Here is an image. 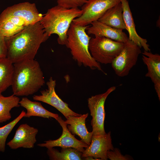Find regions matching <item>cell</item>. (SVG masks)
Returning a JSON list of instances; mask_svg holds the SVG:
<instances>
[{
	"label": "cell",
	"mask_w": 160,
	"mask_h": 160,
	"mask_svg": "<svg viewBox=\"0 0 160 160\" xmlns=\"http://www.w3.org/2000/svg\"><path fill=\"white\" fill-rule=\"evenodd\" d=\"M49 38L40 22L28 26L15 35L5 37L7 57L13 63L34 59L41 44Z\"/></svg>",
	"instance_id": "6da1fadb"
},
{
	"label": "cell",
	"mask_w": 160,
	"mask_h": 160,
	"mask_svg": "<svg viewBox=\"0 0 160 160\" xmlns=\"http://www.w3.org/2000/svg\"><path fill=\"white\" fill-rule=\"evenodd\" d=\"M43 16L34 3L25 2L9 7L0 15V32L6 37L11 36L40 22Z\"/></svg>",
	"instance_id": "7a4b0ae2"
},
{
	"label": "cell",
	"mask_w": 160,
	"mask_h": 160,
	"mask_svg": "<svg viewBox=\"0 0 160 160\" xmlns=\"http://www.w3.org/2000/svg\"><path fill=\"white\" fill-rule=\"evenodd\" d=\"M12 87L14 95L28 96L33 94L45 83L38 62L29 60L13 63Z\"/></svg>",
	"instance_id": "3957f363"
},
{
	"label": "cell",
	"mask_w": 160,
	"mask_h": 160,
	"mask_svg": "<svg viewBox=\"0 0 160 160\" xmlns=\"http://www.w3.org/2000/svg\"><path fill=\"white\" fill-rule=\"evenodd\" d=\"M82 13L79 8H67L57 5L49 9L40 22L49 37L52 34H57L58 43L65 45L71 24Z\"/></svg>",
	"instance_id": "277c9868"
},
{
	"label": "cell",
	"mask_w": 160,
	"mask_h": 160,
	"mask_svg": "<svg viewBox=\"0 0 160 160\" xmlns=\"http://www.w3.org/2000/svg\"><path fill=\"white\" fill-rule=\"evenodd\" d=\"M88 27L72 22L67 32L65 45L70 49L73 58L79 66L83 65L92 70L97 69L104 73L100 64L94 59L90 53L89 43L91 38L86 32Z\"/></svg>",
	"instance_id": "5b68a950"
},
{
	"label": "cell",
	"mask_w": 160,
	"mask_h": 160,
	"mask_svg": "<svg viewBox=\"0 0 160 160\" xmlns=\"http://www.w3.org/2000/svg\"><path fill=\"white\" fill-rule=\"evenodd\" d=\"M124 46V43L103 36L91 38L89 43L90 53L97 62L111 64L119 55Z\"/></svg>",
	"instance_id": "8992f818"
},
{
	"label": "cell",
	"mask_w": 160,
	"mask_h": 160,
	"mask_svg": "<svg viewBox=\"0 0 160 160\" xmlns=\"http://www.w3.org/2000/svg\"><path fill=\"white\" fill-rule=\"evenodd\" d=\"M116 87L112 86L105 92L92 96L88 99V107L92 117L91 125L93 135L106 134L104 127L105 117V103L109 95L115 90Z\"/></svg>",
	"instance_id": "52a82bcc"
},
{
	"label": "cell",
	"mask_w": 160,
	"mask_h": 160,
	"mask_svg": "<svg viewBox=\"0 0 160 160\" xmlns=\"http://www.w3.org/2000/svg\"><path fill=\"white\" fill-rule=\"evenodd\" d=\"M141 48L129 39L124 43V47L111 63L116 74L123 77L127 76L137 61L141 53Z\"/></svg>",
	"instance_id": "ba28073f"
},
{
	"label": "cell",
	"mask_w": 160,
	"mask_h": 160,
	"mask_svg": "<svg viewBox=\"0 0 160 160\" xmlns=\"http://www.w3.org/2000/svg\"><path fill=\"white\" fill-rule=\"evenodd\" d=\"M120 2V0H88L82 6V15L72 22L76 25L87 26L98 20L108 9Z\"/></svg>",
	"instance_id": "9c48e42d"
},
{
	"label": "cell",
	"mask_w": 160,
	"mask_h": 160,
	"mask_svg": "<svg viewBox=\"0 0 160 160\" xmlns=\"http://www.w3.org/2000/svg\"><path fill=\"white\" fill-rule=\"evenodd\" d=\"M47 88L41 92V95H34L33 99L41 101L55 107L67 119L69 116H78L81 114L76 113L68 107V105L63 101L55 91L56 80L51 77L46 83Z\"/></svg>",
	"instance_id": "30bf717a"
},
{
	"label": "cell",
	"mask_w": 160,
	"mask_h": 160,
	"mask_svg": "<svg viewBox=\"0 0 160 160\" xmlns=\"http://www.w3.org/2000/svg\"><path fill=\"white\" fill-rule=\"evenodd\" d=\"M63 129L62 133L58 139L49 140L45 141V143H39L37 145L47 148L59 147L61 148H72L76 149L83 153L84 148H87L89 145L81 140L76 139L69 131L67 127V124L61 116H59L57 120Z\"/></svg>",
	"instance_id": "8fae6325"
},
{
	"label": "cell",
	"mask_w": 160,
	"mask_h": 160,
	"mask_svg": "<svg viewBox=\"0 0 160 160\" xmlns=\"http://www.w3.org/2000/svg\"><path fill=\"white\" fill-rule=\"evenodd\" d=\"M111 132L104 135H92L89 145L82 153V157L92 156L95 160H107L108 151L113 150Z\"/></svg>",
	"instance_id": "7c38bea8"
},
{
	"label": "cell",
	"mask_w": 160,
	"mask_h": 160,
	"mask_svg": "<svg viewBox=\"0 0 160 160\" xmlns=\"http://www.w3.org/2000/svg\"><path fill=\"white\" fill-rule=\"evenodd\" d=\"M38 132L37 129L27 124H22L16 130L12 139L7 145L13 150L20 148H33L36 142V136Z\"/></svg>",
	"instance_id": "4fadbf2b"
},
{
	"label": "cell",
	"mask_w": 160,
	"mask_h": 160,
	"mask_svg": "<svg viewBox=\"0 0 160 160\" xmlns=\"http://www.w3.org/2000/svg\"><path fill=\"white\" fill-rule=\"evenodd\" d=\"M142 59L147 67L145 76L150 78L154 85L159 100H160V55L144 50Z\"/></svg>",
	"instance_id": "5bb4252c"
},
{
	"label": "cell",
	"mask_w": 160,
	"mask_h": 160,
	"mask_svg": "<svg viewBox=\"0 0 160 160\" xmlns=\"http://www.w3.org/2000/svg\"><path fill=\"white\" fill-rule=\"evenodd\" d=\"M90 26L87 28L88 34L95 36H103L111 39L124 43L128 39V37L122 29L114 28L98 20L92 23Z\"/></svg>",
	"instance_id": "9a60e30c"
},
{
	"label": "cell",
	"mask_w": 160,
	"mask_h": 160,
	"mask_svg": "<svg viewBox=\"0 0 160 160\" xmlns=\"http://www.w3.org/2000/svg\"><path fill=\"white\" fill-rule=\"evenodd\" d=\"M123 8V16L126 30L128 32V39L144 50L150 52L149 45L146 39L141 38L137 33L132 13L127 0H120Z\"/></svg>",
	"instance_id": "2e32d148"
},
{
	"label": "cell",
	"mask_w": 160,
	"mask_h": 160,
	"mask_svg": "<svg viewBox=\"0 0 160 160\" xmlns=\"http://www.w3.org/2000/svg\"><path fill=\"white\" fill-rule=\"evenodd\" d=\"M88 113L81 115L78 116H69L65 121L69 131L73 134L79 136L81 140L89 145H90L92 132L88 131L85 125V121Z\"/></svg>",
	"instance_id": "e0dca14e"
},
{
	"label": "cell",
	"mask_w": 160,
	"mask_h": 160,
	"mask_svg": "<svg viewBox=\"0 0 160 160\" xmlns=\"http://www.w3.org/2000/svg\"><path fill=\"white\" fill-rule=\"evenodd\" d=\"M123 11L120 2L108 9L98 20L114 28L126 30Z\"/></svg>",
	"instance_id": "ac0fdd59"
},
{
	"label": "cell",
	"mask_w": 160,
	"mask_h": 160,
	"mask_svg": "<svg viewBox=\"0 0 160 160\" xmlns=\"http://www.w3.org/2000/svg\"><path fill=\"white\" fill-rule=\"evenodd\" d=\"M20 106L27 110L24 117L38 116L45 118H53L56 120L59 118L57 114L52 113L45 108L41 103L33 101L26 97H23L20 101Z\"/></svg>",
	"instance_id": "d6986e66"
},
{
	"label": "cell",
	"mask_w": 160,
	"mask_h": 160,
	"mask_svg": "<svg viewBox=\"0 0 160 160\" xmlns=\"http://www.w3.org/2000/svg\"><path fill=\"white\" fill-rule=\"evenodd\" d=\"M13 63L7 57L0 58V94L11 86Z\"/></svg>",
	"instance_id": "ffe728a7"
},
{
	"label": "cell",
	"mask_w": 160,
	"mask_h": 160,
	"mask_svg": "<svg viewBox=\"0 0 160 160\" xmlns=\"http://www.w3.org/2000/svg\"><path fill=\"white\" fill-rule=\"evenodd\" d=\"M20 101L19 98L13 94L8 97L0 94V123L11 118L10 111L13 108L20 106Z\"/></svg>",
	"instance_id": "44dd1931"
},
{
	"label": "cell",
	"mask_w": 160,
	"mask_h": 160,
	"mask_svg": "<svg viewBox=\"0 0 160 160\" xmlns=\"http://www.w3.org/2000/svg\"><path fill=\"white\" fill-rule=\"evenodd\" d=\"M47 153L52 160H81L82 153L72 148H62L60 151L53 148H47Z\"/></svg>",
	"instance_id": "7402d4cb"
},
{
	"label": "cell",
	"mask_w": 160,
	"mask_h": 160,
	"mask_svg": "<svg viewBox=\"0 0 160 160\" xmlns=\"http://www.w3.org/2000/svg\"><path fill=\"white\" fill-rule=\"evenodd\" d=\"M25 113L24 111H22L19 115L13 121L0 127V152H4L8 136L17 124L24 117Z\"/></svg>",
	"instance_id": "603a6c76"
},
{
	"label": "cell",
	"mask_w": 160,
	"mask_h": 160,
	"mask_svg": "<svg viewBox=\"0 0 160 160\" xmlns=\"http://www.w3.org/2000/svg\"><path fill=\"white\" fill-rule=\"evenodd\" d=\"M57 5L63 7L71 8L82 6L88 0H55Z\"/></svg>",
	"instance_id": "cb8c5ba5"
},
{
	"label": "cell",
	"mask_w": 160,
	"mask_h": 160,
	"mask_svg": "<svg viewBox=\"0 0 160 160\" xmlns=\"http://www.w3.org/2000/svg\"><path fill=\"white\" fill-rule=\"evenodd\" d=\"M107 157L111 160H129L133 159L128 155H123L119 149L115 148L113 150H109L107 151Z\"/></svg>",
	"instance_id": "d4e9b609"
},
{
	"label": "cell",
	"mask_w": 160,
	"mask_h": 160,
	"mask_svg": "<svg viewBox=\"0 0 160 160\" xmlns=\"http://www.w3.org/2000/svg\"><path fill=\"white\" fill-rule=\"evenodd\" d=\"M7 54L5 37L0 32V58L7 57Z\"/></svg>",
	"instance_id": "484cf974"
}]
</instances>
